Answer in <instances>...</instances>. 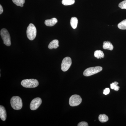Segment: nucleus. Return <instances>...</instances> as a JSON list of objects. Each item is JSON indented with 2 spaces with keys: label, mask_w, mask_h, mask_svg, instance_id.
Segmentation results:
<instances>
[{
  "label": "nucleus",
  "mask_w": 126,
  "mask_h": 126,
  "mask_svg": "<svg viewBox=\"0 0 126 126\" xmlns=\"http://www.w3.org/2000/svg\"><path fill=\"white\" fill-rule=\"evenodd\" d=\"M78 126H88V124L86 122H81L79 123L78 125Z\"/></svg>",
  "instance_id": "nucleus-21"
},
{
  "label": "nucleus",
  "mask_w": 126,
  "mask_h": 126,
  "mask_svg": "<svg viewBox=\"0 0 126 126\" xmlns=\"http://www.w3.org/2000/svg\"><path fill=\"white\" fill-rule=\"evenodd\" d=\"M70 25L73 29H75L77 27L78 24V19L76 17H72L70 20Z\"/></svg>",
  "instance_id": "nucleus-13"
},
{
  "label": "nucleus",
  "mask_w": 126,
  "mask_h": 126,
  "mask_svg": "<svg viewBox=\"0 0 126 126\" xmlns=\"http://www.w3.org/2000/svg\"><path fill=\"white\" fill-rule=\"evenodd\" d=\"M94 56L97 59H101L104 57V55L103 52L101 50H97L94 52Z\"/></svg>",
  "instance_id": "nucleus-14"
},
{
  "label": "nucleus",
  "mask_w": 126,
  "mask_h": 126,
  "mask_svg": "<svg viewBox=\"0 0 126 126\" xmlns=\"http://www.w3.org/2000/svg\"><path fill=\"white\" fill-rule=\"evenodd\" d=\"M82 102V98L78 94H74L71 96L69 98V105L72 107L79 106Z\"/></svg>",
  "instance_id": "nucleus-6"
},
{
  "label": "nucleus",
  "mask_w": 126,
  "mask_h": 126,
  "mask_svg": "<svg viewBox=\"0 0 126 126\" xmlns=\"http://www.w3.org/2000/svg\"><path fill=\"white\" fill-rule=\"evenodd\" d=\"M21 83L23 87L26 88H35L39 85L38 81L35 79H24Z\"/></svg>",
  "instance_id": "nucleus-3"
},
{
  "label": "nucleus",
  "mask_w": 126,
  "mask_h": 126,
  "mask_svg": "<svg viewBox=\"0 0 126 126\" xmlns=\"http://www.w3.org/2000/svg\"><path fill=\"white\" fill-rule=\"evenodd\" d=\"M72 64V61L71 58L66 57L63 59L61 64V69L63 72L67 71Z\"/></svg>",
  "instance_id": "nucleus-7"
},
{
  "label": "nucleus",
  "mask_w": 126,
  "mask_h": 126,
  "mask_svg": "<svg viewBox=\"0 0 126 126\" xmlns=\"http://www.w3.org/2000/svg\"><path fill=\"white\" fill-rule=\"evenodd\" d=\"M118 6L122 9H126V0L120 2L118 5Z\"/></svg>",
  "instance_id": "nucleus-20"
},
{
  "label": "nucleus",
  "mask_w": 126,
  "mask_h": 126,
  "mask_svg": "<svg viewBox=\"0 0 126 126\" xmlns=\"http://www.w3.org/2000/svg\"><path fill=\"white\" fill-rule=\"evenodd\" d=\"M59 46V41L58 40H54L50 43L48 45V48L50 49H56Z\"/></svg>",
  "instance_id": "nucleus-12"
},
{
  "label": "nucleus",
  "mask_w": 126,
  "mask_h": 126,
  "mask_svg": "<svg viewBox=\"0 0 126 126\" xmlns=\"http://www.w3.org/2000/svg\"><path fill=\"white\" fill-rule=\"evenodd\" d=\"M109 93H110V89L109 88H106L103 90V94H105V95L108 94Z\"/></svg>",
  "instance_id": "nucleus-22"
},
{
  "label": "nucleus",
  "mask_w": 126,
  "mask_h": 126,
  "mask_svg": "<svg viewBox=\"0 0 126 126\" xmlns=\"http://www.w3.org/2000/svg\"><path fill=\"white\" fill-rule=\"evenodd\" d=\"M58 22V20L56 18H53L50 19L46 20L45 21V24L48 26H53L56 24Z\"/></svg>",
  "instance_id": "nucleus-10"
},
{
  "label": "nucleus",
  "mask_w": 126,
  "mask_h": 126,
  "mask_svg": "<svg viewBox=\"0 0 126 126\" xmlns=\"http://www.w3.org/2000/svg\"><path fill=\"white\" fill-rule=\"evenodd\" d=\"M42 103V100L40 98H34L30 104V108L31 110H35L37 109Z\"/></svg>",
  "instance_id": "nucleus-8"
},
{
  "label": "nucleus",
  "mask_w": 126,
  "mask_h": 126,
  "mask_svg": "<svg viewBox=\"0 0 126 126\" xmlns=\"http://www.w3.org/2000/svg\"><path fill=\"white\" fill-rule=\"evenodd\" d=\"M118 83L117 82H115L111 84H110V87H111V89H113L116 91H118L119 89V87L118 86Z\"/></svg>",
  "instance_id": "nucleus-19"
},
{
  "label": "nucleus",
  "mask_w": 126,
  "mask_h": 126,
  "mask_svg": "<svg viewBox=\"0 0 126 126\" xmlns=\"http://www.w3.org/2000/svg\"><path fill=\"white\" fill-rule=\"evenodd\" d=\"M15 4L18 6L23 7L25 2V0H12Z\"/></svg>",
  "instance_id": "nucleus-16"
},
{
  "label": "nucleus",
  "mask_w": 126,
  "mask_h": 126,
  "mask_svg": "<svg viewBox=\"0 0 126 126\" xmlns=\"http://www.w3.org/2000/svg\"><path fill=\"white\" fill-rule=\"evenodd\" d=\"M3 12V9L2 8V6L1 5H0V14H2V12Z\"/></svg>",
  "instance_id": "nucleus-23"
},
{
  "label": "nucleus",
  "mask_w": 126,
  "mask_h": 126,
  "mask_svg": "<svg viewBox=\"0 0 126 126\" xmlns=\"http://www.w3.org/2000/svg\"><path fill=\"white\" fill-rule=\"evenodd\" d=\"M12 107L16 110H20L23 107L22 99L19 96H14L10 101Z\"/></svg>",
  "instance_id": "nucleus-1"
},
{
  "label": "nucleus",
  "mask_w": 126,
  "mask_h": 126,
  "mask_svg": "<svg viewBox=\"0 0 126 126\" xmlns=\"http://www.w3.org/2000/svg\"><path fill=\"white\" fill-rule=\"evenodd\" d=\"M103 48L104 49H107L109 50H112L113 49V45L110 41H105L103 42Z\"/></svg>",
  "instance_id": "nucleus-11"
},
{
  "label": "nucleus",
  "mask_w": 126,
  "mask_h": 126,
  "mask_svg": "<svg viewBox=\"0 0 126 126\" xmlns=\"http://www.w3.org/2000/svg\"><path fill=\"white\" fill-rule=\"evenodd\" d=\"M0 35L4 41V44L7 46H10L11 45L10 36L7 30L2 29L1 30Z\"/></svg>",
  "instance_id": "nucleus-4"
},
{
  "label": "nucleus",
  "mask_w": 126,
  "mask_h": 126,
  "mask_svg": "<svg viewBox=\"0 0 126 126\" xmlns=\"http://www.w3.org/2000/svg\"><path fill=\"white\" fill-rule=\"evenodd\" d=\"M0 117L3 121H5L7 117L6 110L4 107L1 105L0 106Z\"/></svg>",
  "instance_id": "nucleus-9"
},
{
  "label": "nucleus",
  "mask_w": 126,
  "mask_h": 126,
  "mask_svg": "<svg viewBox=\"0 0 126 126\" xmlns=\"http://www.w3.org/2000/svg\"><path fill=\"white\" fill-rule=\"evenodd\" d=\"M37 30L36 27L33 24H30L27 27L26 34L27 38L30 40L34 39L36 35Z\"/></svg>",
  "instance_id": "nucleus-2"
},
{
  "label": "nucleus",
  "mask_w": 126,
  "mask_h": 126,
  "mask_svg": "<svg viewBox=\"0 0 126 126\" xmlns=\"http://www.w3.org/2000/svg\"><path fill=\"white\" fill-rule=\"evenodd\" d=\"M118 27L121 30H126V19L123 20L118 25Z\"/></svg>",
  "instance_id": "nucleus-17"
},
{
  "label": "nucleus",
  "mask_w": 126,
  "mask_h": 126,
  "mask_svg": "<svg viewBox=\"0 0 126 126\" xmlns=\"http://www.w3.org/2000/svg\"><path fill=\"white\" fill-rule=\"evenodd\" d=\"M98 119L99 121L102 123L106 122L108 121V117L105 114H101L99 115Z\"/></svg>",
  "instance_id": "nucleus-15"
},
{
  "label": "nucleus",
  "mask_w": 126,
  "mask_h": 126,
  "mask_svg": "<svg viewBox=\"0 0 126 126\" xmlns=\"http://www.w3.org/2000/svg\"><path fill=\"white\" fill-rule=\"evenodd\" d=\"M102 69V67L100 66L89 68L84 70L83 75L86 77H89L100 72Z\"/></svg>",
  "instance_id": "nucleus-5"
},
{
  "label": "nucleus",
  "mask_w": 126,
  "mask_h": 126,
  "mask_svg": "<svg viewBox=\"0 0 126 126\" xmlns=\"http://www.w3.org/2000/svg\"><path fill=\"white\" fill-rule=\"evenodd\" d=\"M75 0H62V3L65 6L70 5L74 4Z\"/></svg>",
  "instance_id": "nucleus-18"
}]
</instances>
